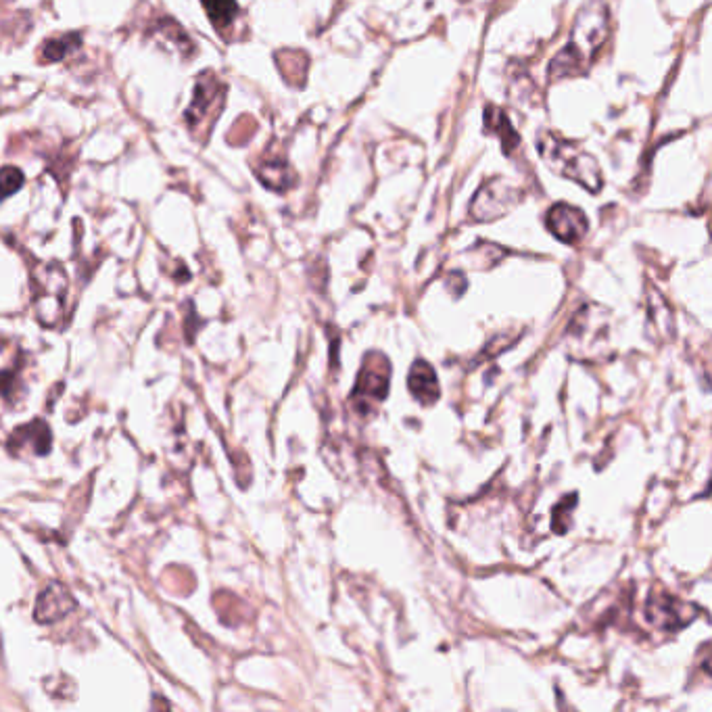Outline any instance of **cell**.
I'll use <instances>...</instances> for the list:
<instances>
[{"mask_svg":"<svg viewBox=\"0 0 712 712\" xmlns=\"http://www.w3.org/2000/svg\"><path fill=\"white\" fill-rule=\"evenodd\" d=\"M608 36V13L602 5L593 3L581 11L571 42L552 61V78L577 76L587 67V63L600 51Z\"/></svg>","mask_w":712,"mask_h":712,"instance_id":"cell-1","label":"cell"},{"mask_svg":"<svg viewBox=\"0 0 712 712\" xmlns=\"http://www.w3.org/2000/svg\"><path fill=\"white\" fill-rule=\"evenodd\" d=\"M537 147L541 159L548 163L556 174L579 182L589 193H598L602 188V172L598 161L581 151L577 145H573V142L558 138L550 132H543L537 140Z\"/></svg>","mask_w":712,"mask_h":712,"instance_id":"cell-2","label":"cell"},{"mask_svg":"<svg viewBox=\"0 0 712 712\" xmlns=\"http://www.w3.org/2000/svg\"><path fill=\"white\" fill-rule=\"evenodd\" d=\"M34 278V310L38 322L49 328L61 326L67 293V280L61 268H44Z\"/></svg>","mask_w":712,"mask_h":712,"instance_id":"cell-3","label":"cell"},{"mask_svg":"<svg viewBox=\"0 0 712 712\" xmlns=\"http://www.w3.org/2000/svg\"><path fill=\"white\" fill-rule=\"evenodd\" d=\"M389 378H391V364L387 360V355L378 351L368 353L358 376V385L353 389V401L358 403L360 412H368L378 401H383L387 397Z\"/></svg>","mask_w":712,"mask_h":712,"instance_id":"cell-4","label":"cell"},{"mask_svg":"<svg viewBox=\"0 0 712 712\" xmlns=\"http://www.w3.org/2000/svg\"><path fill=\"white\" fill-rule=\"evenodd\" d=\"M224 94H226V86L222 82H218L213 76H203L197 84L195 90V101L184 113V120L188 124V128L193 130V134H207L213 126V117H216L222 107H224Z\"/></svg>","mask_w":712,"mask_h":712,"instance_id":"cell-5","label":"cell"},{"mask_svg":"<svg viewBox=\"0 0 712 712\" xmlns=\"http://www.w3.org/2000/svg\"><path fill=\"white\" fill-rule=\"evenodd\" d=\"M516 201H518V191L514 184L502 180L491 182L477 197H474L472 216L481 222H491L495 218L506 216Z\"/></svg>","mask_w":712,"mask_h":712,"instance_id":"cell-6","label":"cell"},{"mask_svg":"<svg viewBox=\"0 0 712 712\" xmlns=\"http://www.w3.org/2000/svg\"><path fill=\"white\" fill-rule=\"evenodd\" d=\"M545 222H548V228L556 236V239H560L566 245L579 243L589 228L585 213L568 203L554 205Z\"/></svg>","mask_w":712,"mask_h":712,"instance_id":"cell-7","label":"cell"},{"mask_svg":"<svg viewBox=\"0 0 712 712\" xmlns=\"http://www.w3.org/2000/svg\"><path fill=\"white\" fill-rule=\"evenodd\" d=\"M74 608H76V600L69 593V589L63 583H51L38 596L34 606V616L38 623L51 625L65 619Z\"/></svg>","mask_w":712,"mask_h":712,"instance_id":"cell-8","label":"cell"},{"mask_svg":"<svg viewBox=\"0 0 712 712\" xmlns=\"http://www.w3.org/2000/svg\"><path fill=\"white\" fill-rule=\"evenodd\" d=\"M683 604L671 596H656L648 604V619L662 629H679L692 621V616H683Z\"/></svg>","mask_w":712,"mask_h":712,"instance_id":"cell-9","label":"cell"},{"mask_svg":"<svg viewBox=\"0 0 712 712\" xmlns=\"http://www.w3.org/2000/svg\"><path fill=\"white\" fill-rule=\"evenodd\" d=\"M408 387H410L412 395L420 403H424V406H429V403H435L439 399V395H441L437 374H435L433 366L426 364L424 360H418L412 366L410 378H408Z\"/></svg>","mask_w":712,"mask_h":712,"instance_id":"cell-10","label":"cell"},{"mask_svg":"<svg viewBox=\"0 0 712 712\" xmlns=\"http://www.w3.org/2000/svg\"><path fill=\"white\" fill-rule=\"evenodd\" d=\"M11 445H19V447H32V452L44 456L49 452L51 445V431L49 426H46L42 420H36L28 426H21V429L13 435Z\"/></svg>","mask_w":712,"mask_h":712,"instance_id":"cell-11","label":"cell"},{"mask_svg":"<svg viewBox=\"0 0 712 712\" xmlns=\"http://www.w3.org/2000/svg\"><path fill=\"white\" fill-rule=\"evenodd\" d=\"M203 7L218 30H226L228 26H232L236 15H239L236 0H203Z\"/></svg>","mask_w":712,"mask_h":712,"instance_id":"cell-12","label":"cell"},{"mask_svg":"<svg viewBox=\"0 0 712 712\" xmlns=\"http://www.w3.org/2000/svg\"><path fill=\"white\" fill-rule=\"evenodd\" d=\"M259 178L264 180L270 188H289L295 182V174L291 172V168L284 161H272L266 163L264 168L259 170Z\"/></svg>","mask_w":712,"mask_h":712,"instance_id":"cell-13","label":"cell"},{"mask_svg":"<svg viewBox=\"0 0 712 712\" xmlns=\"http://www.w3.org/2000/svg\"><path fill=\"white\" fill-rule=\"evenodd\" d=\"M487 126L493 128L497 134L502 136L504 149H506V151H510V147H516V145H518V136H516L514 128L508 124L504 111L489 107V109H487Z\"/></svg>","mask_w":712,"mask_h":712,"instance_id":"cell-14","label":"cell"},{"mask_svg":"<svg viewBox=\"0 0 712 712\" xmlns=\"http://www.w3.org/2000/svg\"><path fill=\"white\" fill-rule=\"evenodd\" d=\"M80 44L76 36L69 38H53L42 46V59L44 61H61L67 53H71Z\"/></svg>","mask_w":712,"mask_h":712,"instance_id":"cell-15","label":"cell"},{"mask_svg":"<svg viewBox=\"0 0 712 712\" xmlns=\"http://www.w3.org/2000/svg\"><path fill=\"white\" fill-rule=\"evenodd\" d=\"M23 184V174L17 168H5L0 172V199H7L17 193Z\"/></svg>","mask_w":712,"mask_h":712,"instance_id":"cell-16","label":"cell"}]
</instances>
